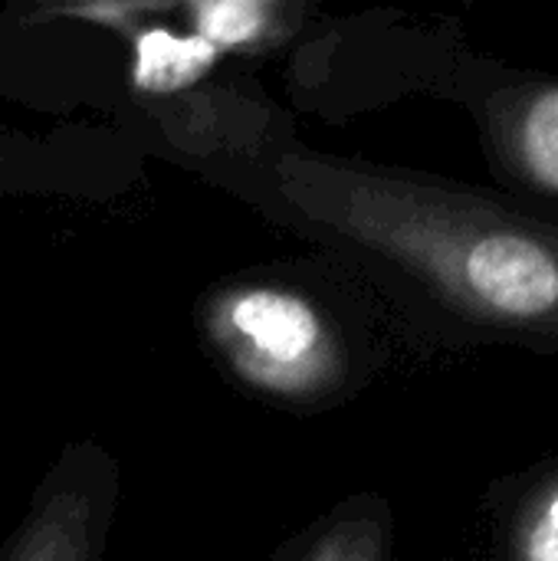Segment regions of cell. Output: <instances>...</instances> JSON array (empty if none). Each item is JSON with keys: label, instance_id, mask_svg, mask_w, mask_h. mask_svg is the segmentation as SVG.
<instances>
[{"label": "cell", "instance_id": "1", "mask_svg": "<svg viewBox=\"0 0 558 561\" xmlns=\"http://www.w3.org/2000/svg\"><path fill=\"white\" fill-rule=\"evenodd\" d=\"M470 286L500 312L543 316L558 302L556 260L526 237H487L467 256Z\"/></svg>", "mask_w": 558, "mask_h": 561}, {"label": "cell", "instance_id": "2", "mask_svg": "<svg viewBox=\"0 0 558 561\" xmlns=\"http://www.w3.org/2000/svg\"><path fill=\"white\" fill-rule=\"evenodd\" d=\"M234 325L253 339V345L276 358V362H293L303 352H309L316 345L319 325L312 319V312L293 299V296H280V293H250L234 306Z\"/></svg>", "mask_w": 558, "mask_h": 561}, {"label": "cell", "instance_id": "3", "mask_svg": "<svg viewBox=\"0 0 558 561\" xmlns=\"http://www.w3.org/2000/svg\"><path fill=\"white\" fill-rule=\"evenodd\" d=\"M217 49L204 36H171L164 30H151L138 39V59H135V82L141 89L168 92L194 82L210 62Z\"/></svg>", "mask_w": 558, "mask_h": 561}, {"label": "cell", "instance_id": "4", "mask_svg": "<svg viewBox=\"0 0 558 561\" xmlns=\"http://www.w3.org/2000/svg\"><path fill=\"white\" fill-rule=\"evenodd\" d=\"M523 148L539 184L558 191V89L546 92L526 115Z\"/></svg>", "mask_w": 558, "mask_h": 561}, {"label": "cell", "instance_id": "5", "mask_svg": "<svg viewBox=\"0 0 558 561\" xmlns=\"http://www.w3.org/2000/svg\"><path fill=\"white\" fill-rule=\"evenodd\" d=\"M260 16H263L260 3L220 0V3H204L197 10V26H201V36L217 49V46H237L257 36Z\"/></svg>", "mask_w": 558, "mask_h": 561}, {"label": "cell", "instance_id": "6", "mask_svg": "<svg viewBox=\"0 0 558 561\" xmlns=\"http://www.w3.org/2000/svg\"><path fill=\"white\" fill-rule=\"evenodd\" d=\"M529 559L533 561H558V496L549 506V513L543 516V523L536 526L533 539H529Z\"/></svg>", "mask_w": 558, "mask_h": 561}]
</instances>
